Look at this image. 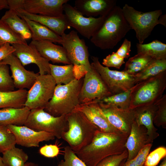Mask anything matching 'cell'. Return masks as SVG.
Returning <instances> with one entry per match:
<instances>
[{"label": "cell", "instance_id": "obj_38", "mask_svg": "<svg viewBox=\"0 0 166 166\" xmlns=\"http://www.w3.org/2000/svg\"><path fill=\"white\" fill-rule=\"evenodd\" d=\"M64 160L59 162L54 166H87L76 155L69 146L64 148Z\"/></svg>", "mask_w": 166, "mask_h": 166}, {"label": "cell", "instance_id": "obj_49", "mask_svg": "<svg viewBox=\"0 0 166 166\" xmlns=\"http://www.w3.org/2000/svg\"><path fill=\"white\" fill-rule=\"evenodd\" d=\"M23 166H38L37 164L32 162H26Z\"/></svg>", "mask_w": 166, "mask_h": 166}, {"label": "cell", "instance_id": "obj_9", "mask_svg": "<svg viewBox=\"0 0 166 166\" xmlns=\"http://www.w3.org/2000/svg\"><path fill=\"white\" fill-rule=\"evenodd\" d=\"M91 59L92 62L91 65L99 73L113 95L125 92L136 85L134 75L128 74L123 71L110 70L109 67L101 65L97 57L92 56Z\"/></svg>", "mask_w": 166, "mask_h": 166}, {"label": "cell", "instance_id": "obj_41", "mask_svg": "<svg viewBox=\"0 0 166 166\" xmlns=\"http://www.w3.org/2000/svg\"><path fill=\"white\" fill-rule=\"evenodd\" d=\"M124 60L118 57L116 52H113L103 59L102 64L108 67H113L120 69L122 65L125 63Z\"/></svg>", "mask_w": 166, "mask_h": 166}, {"label": "cell", "instance_id": "obj_39", "mask_svg": "<svg viewBox=\"0 0 166 166\" xmlns=\"http://www.w3.org/2000/svg\"><path fill=\"white\" fill-rule=\"evenodd\" d=\"M166 156V148L160 147L148 154L144 166H156L160 160Z\"/></svg>", "mask_w": 166, "mask_h": 166}, {"label": "cell", "instance_id": "obj_16", "mask_svg": "<svg viewBox=\"0 0 166 166\" xmlns=\"http://www.w3.org/2000/svg\"><path fill=\"white\" fill-rule=\"evenodd\" d=\"M15 49L13 53L24 66L30 64H34L39 69L40 75L50 74L49 61L43 57L33 45L27 44L11 45Z\"/></svg>", "mask_w": 166, "mask_h": 166}, {"label": "cell", "instance_id": "obj_24", "mask_svg": "<svg viewBox=\"0 0 166 166\" xmlns=\"http://www.w3.org/2000/svg\"><path fill=\"white\" fill-rule=\"evenodd\" d=\"M30 111L25 106L21 108H6L0 109V125H24Z\"/></svg>", "mask_w": 166, "mask_h": 166}, {"label": "cell", "instance_id": "obj_25", "mask_svg": "<svg viewBox=\"0 0 166 166\" xmlns=\"http://www.w3.org/2000/svg\"><path fill=\"white\" fill-rule=\"evenodd\" d=\"M20 17L26 22L31 33L32 41L45 40L61 44L62 42L61 36L38 22L25 17Z\"/></svg>", "mask_w": 166, "mask_h": 166}, {"label": "cell", "instance_id": "obj_12", "mask_svg": "<svg viewBox=\"0 0 166 166\" xmlns=\"http://www.w3.org/2000/svg\"><path fill=\"white\" fill-rule=\"evenodd\" d=\"M112 95L99 73L91 65L83 78L79 97L80 104Z\"/></svg>", "mask_w": 166, "mask_h": 166}, {"label": "cell", "instance_id": "obj_46", "mask_svg": "<svg viewBox=\"0 0 166 166\" xmlns=\"http://www.w3.org/2000/svg\"><path fill=\"white\" fill-rule=\"evenodd\" d=\"M9 9L16 11L24 10V0H7Z\"/></svg>", "mask_w": 166, "mask_h": 166}, {"label": "cell", "instance_id": "obj_8", "mask_svg": "<svg viewBox=\"0 0 166 166\" xmlns=\"http://www.w3.org/2000/svg\"><path fill=\"white\" fill-rule=\"evenodd\" d=\"M24 125L35 131L51 133L58 139L68 129L66 115L55 117L45 112L44 108L30 110Z\"/></svg>", "mask_w": 166, "mask_h": 166}, {"label": "cell", "instance_id": "obj_45", "mask_svg": "<svg viewBox=\"0 0 166 166\" xmlns=\"http://www.w3.org/2000/svg\"><path fill=\"white\" fill-rule=\"evenodd\" d=\"M15 49L10 44L6 43L0 47V62L9 54L12 53Z\"/></svg>", "mask_w": 166, "mask_h": 166}, {"label": "cell", "instance_id": "obj_30", "mask_svg": "<svg viewBox=\"0 0 166 166\" xmlns=\"http://www.w3.org/2000/svg\"><path fill=\"white\" fill-rule=\"evenodd\" d=\"M166 71V59H152L141 71L135 75L136 84Z\"/></svg>", "mask_w": 166, "mask_h": 166}, {"label": "cell", "instance_id": "obj_33", "mask_svg": "<svg viewBox=\"0 0 166 166\" xmlns=\"http://www.w3.org/2000/svg\"><path fill=\"white\" fill-rule=\"evenodd\" d=\"M2 153L5 166H23L29 158L27 154L22 149L15 147Z\"/></svg>", "mask_w": 166, "mask_h": 166}, {"label": "cell", "instance_id": "obj_48", "mask_svg": "<svg viewBox=\"0 0 166 166\" xmlns=\"http://www.w3.org/2000/svg\"><path fill=\"white\" fill-rule=\"evenodd\" d=\"M158 19L159 24H161L166 27V14L161 15Z\"/></svg>", "mask_w": 166, "mask_h": 166}, {"label": "cell", "instance_id": "obj_2", "mask_svg": "<svg viewBox=\"0 0 166 166\" xmlns=\"http://www.w3.org/2000/svg\"><path fill=\"white\" fill-rule=\"evenodd\" d=\"M131 29L124 16L122 8L116 6L106 17L90 41L101 49H112Z\"/></svg>", "mask_w": 166, "mask_h": 166}, {"label": "cell", "instance_id": "obj_32", "mask_svg": "<svg viewBox=\"0 0 166 166\" xmlns=\"http://www.w3.org/2000/svg\"><path fill=\"white\" fill-rule=\"evenodd\" d=\"M152 59L147 54L138 53L129 59L123 71L128 74L135 75L143 70Z\"/></svg>", "mask_w": 166, "mask_h": 166}, {"label": "cell", "instance_id": "obj_36", "mask_svg": "<svg viewBox=\"0 0 166 166\" xmlns=\"http://www.w3.org/2000/svg\"><path fill=\"white\" fill-rule=\"evenodd\" d=\"M13 80L10 75L8 65L0 62V90H14Z\"/></svg>", "mask_w": 166, "mask_h": 166}, {"label": "cell", "instance_id": "obj_21", "mask_svg": "<svg viewBox=\"0 0 166 166\" xmlns=\"http://www.w3.org/2000/svg\"><path fill=\"white\" fill-rule=\"evenodd\" d=\"M157 109L155 103L134 109L135 120L138 126L143 125L146 129L148 144L152 143L159 135L153 124V119Z\"/></svg>", "mask_w": 166, "mask_h": 166}, {"label": "cell", "instance_id": "obj_40", "mask_svg": "<svg viewBox=\"0 0 166 166\" xmlns=\"http://www.w3.org/2000/svg\"><path fill=\"white\" fill-rule=\"evenodd\" d=\"M127 149L122 153L107 157L100 161L96 166H119L121 163L128 158Z\"/></svg>", "mask_w": 166, "mask_h": 166}, {"label": "cell", "instance_id": "obj_47", "mask_svg": "<svg viewBox=\"0 0 166 166\" xmlns=\"http://www.w3.org/2000/svg\"><path fill=\"white\" fill-rule=\"evenodd\" d=\"M4 9H9L7 0H0V11Z\"/></svg>", "mask_w": 166, "mask_h": 166}, {"label": "cell", "instance_id": "obj_28", "mask_svg": "<svg viewBox=\"0 0 166 166\" xmlns=\"http://www.w3.org/2000/svg\"><path fill=\"white\" fill-rule=\"evenodd\" d=\"M50 75L54 79L56 85H66L76 79L74 66L72 64L58 65L50 63Z\"/></svg>", "mask_w": 166, "mask_h": 166}, {"label": "cell", "instance_id": "obj_37", "mask_svg": "<svg viewBox=\"0 0 166 166\" xmlns=\"http://www.w3.org/2000/svg\"><path fill=\"white\" fill-rule=\"evenodd\" d=\"M157 109L153 119V124L157 127L166 128V95L164 94L155 103Z\"/></svg>", "mask_w": 166, "mask_h": 166}, {"label": "cell", "instance_id": "obj_35", "mask_svg": "<svg viewBox=\"0 0 166 166\" xmlns=\"http://www.w3.org/2000/svg\"><path fill=\"white\" fill-rule=\"evenodd\" d=\"M16 144L14 135L7 126L0 125V152L3 153L15 147Z\"/></svg>", "mask_w": 166, "mask_h": 166}, {"label": "cell", "instance_id": "obj_43", "mask_svg": "<svg viewBox=\"0 0 166 166\" xmlns=\"http://www.w3.org/2000/svg\"><path fill=\"white\" fill-rule=\"evenodd\" d=\"M59 149L55 144H45L39 149V152L42 155L48 158L57 156L59 153Z\"/></svg>", "mask_w": 166, "mask_h": 166}, {"label": "cell", "instance_id": "obj_7", "mask_svg": "<svg viewBox=\"0 0 166 166\" xmlns=\"http://www.w3.org/2000/svg\"><path fill=\"white\" fill-rule=\"evenodd\" d=\"M124 16L132 29L136 33L139 43L142 44L159 24L158 19L162 13L161 10L142 12L125 4L122 8Z\"/></svg>", "mask_w": 166, "mask_h": 166}, {"label": "cell", "instance_id": "obj_20", "mask_svg": "<svg viewBox=\"0 0 166 166\" xmlns=\"http://www.w3.org/2000/svg\"><path fill=\"white\" fill-rule=\"evenodd\" d=\"M30 44L34 47L43 57L53 63L71 64L63 46L45 40L32 41Z\"/></svg>", "mask_w": 166, "mask_h": 166}, {"label": "cell", "instance_id": "obj_31", "mask_svg": "<svg viewBox=\"0 0 166 166\" xmlns=\"http://www.w3.org/2000/svg\"><path fill=\"white\" fill-rule=\"evenodd\" d=\"M137 53H142L153 59H166V44L158 40L148 44L137 43Z\"/></svg>", "mask_w": 166, "mask_h": 166}, {"label": "cell", "instance_id": "obj_42", "mask_svg": "<svg viewBox=\"0 0 166 166\" xmlns=\"http://www.w3.org/2000/svg\"><path fill=\"white\" fill-rule=\"evenodd\" d=\"M152 143L145 144L133 159L135 164L138 166H144L146 158L152 146Z\"/></svg>", "mask_w": 166, "mask_h": 166}, {"label": "cell", "instance_id": "obj_29", "mask_svg": "<svg viewBox=\"0 0 166 166\" xmlns=\"http://www.w3.org/2000/svg\"><path fill=\"white\" fill-rule=\"evenodd\" d=\"M134 87L123 92L96 99L93 101L98 103L116 106L123 109H129L130 105L131 94Z\"/></svg>", "mask_w": 166, "mask_h": 166}, {"label": "cell", "instance_id": "obj_1", "mask_svg": "<svg viewBox=\"0 0 166 166\" xmlns=\"http://www.w3.org/2000/svg\"><path fill=\"white\" fill-rule=\"evenodd\" d=\"M128 136L122 132L98 130L91 143L75 153L87 166H96L107 157L123 153L126 149L125 144Z\"/></svg>", "mask_w": 166, "mask_h": 166}, {"label": "cell", "instance_id": "obj_5", "mask_svg": "<svg viewBox=\"0 0 166 166\" xmlns=\"http://www.w3.org/2000/svg\"><path fill=\"white\" fill-rule=\"evenodd\" d=\"M166 88V71L136 84L131 94L129 109L154 104L163 96Z\"/></svg>", "mask_w": 166, "mask_h": 166}, {"label": "cell", "instance_id": "obj_14", "mask_svg": "<svg viewBox=\"0 0 166 166\" xmlns=\"http://www.w3.org/2000/svg\"><path fill=\"white\" fill-rule=\"evenodd\" d=\"M10 66L11 77L15 88L18 89H30L39 75L33 71L26 69L20 61L13 53H11L2 61Z\"/></svg>", "mask_w": 166, "mask_h": 166}, {"label": "cell", "instance_id": "obj_44", "mask_svg": "<svg viewBox=\"0 0 166 166\" xmlns=\"http://www.w3.org/2000/svg\"><path fill=\"white\" fill-rule=\"evenodd\" d=\"M131 42L127 39H125L120 47L116 53L119 57L124 59L127 58L130 56L131 51Z\"/></svg>", "mask_w": 166, "mask_h": 166}, {"label": "cell", "instance_id": "obj_34", "mask_svg": "<svg viewBox=\"0 0 166 166\" xmlns=\"http://www.w3.org/2000/svg\"><path fill=\"white\" fill-rule=\"evenodd\" d=\"M27 44L26 40L0 20V47L6 43Z\"/></svg>", "mask_w": 166, "mask_h": 166}, {"label": "cell", "instance_id": "obj_3", "mask_svg": "<svg viewBox=\"0 0 166 166\" xmlns=\"http://www.w3.org/2000/svg\"><path fill=\"white\" fill-rule=\"evenodd\" d=\"M66 117L68 129L63 133L61 138L75 152L90 144L96 132L100 130L80 111L74 109L66 115Z\"/></svg>", "mask_w": 166, "mask_h": 166}, {"label": "cell", "instance_id": "obj_11", "mask_svg": "<svg viewBox=\"0 0 166 166\" xmlns=\"http://www.w3.org/2000/svg\"><path fill=\"white\" fill-rule=\"evenodd\" d=\"M63 10L70 26L82 36L89 39L101 26L106 17H85L74 7L66 3Z\"/></svg>", "mask_w": 166, "mask_h": 166}, {"label": "cell", "instance_id": "obj_52", "mask_svg": "<svg viewBox=\"0 0 166 166\" xmlns=\"http://www.w3.org/2000/svg\"><path fill=\"white\" fill-rule=\"evenodd\" d=\"M125 160H124L121 163V164L119 166H122L123 164L124 163L125 161Z\"/></svg>", "mask_w": 166, "mask_h": 166}, {"label": "cell", "instance_id": "obj_13", "mask_svg": "<svg viewBox=\"0 0 166 166\" xmlns=\"http://www.w3.org/2000/svg\"><path fill=\"white\" fill-rule=\"evenodd\" d=\"M98 104L110 124L122 133L129 136L132 124L135 121L134 109H125L102 103Z\"/></svg>", "mask_w": 166, "mask_h": 166}, {"label": "cell", "instance_id": "obj_19", "mask_svg": "<svg viewBox=\"0 0 166 166\" xmlns=\"http://www.w3.org/2000/svg\"><path fill=\"white\" fill-rule=\"evenodd\" d=\"M116 0H76L74 7L89 17H106L116 5Z\"/></svg>", "mask_w": 166, "mask_h": 166}, {"label": "cell", "instance_id": "obj_26", "mask_svg": "<svg viewBox=\"0 0 166 166\" xmlns=\"http://www.w3.org/2000/svg\"><path fill=\"white\" fill-rule=\"evenodd\" d=\"M0 20L25 40L31 38V33L26 22L18 16L16 11L9 9Z\"/></svg>", "mask_w": 166, "mask_h": 166}, {"label": "cell", "instance_id": "obj_4", "mask_svg": "<svg viewBox=\"0 0 166 166\" xmlns=\"http://www.w3.org/2000/svg\"><path fill=\"white\" fill-rule=\"evenodd\" d=\"M83 78L75 79L66 85H56L53 96L44 111L55 117L73 111L80 104L79 97Z\"/></svg>", "mask_w": 166, "mask_h": 166}, {"label": "cell", "instance_id": "obj_22", "mask_svg": "<svg viewBox=\"0 0 166 166\" xmlns=\"http://www.w3.org/2000/svg\"><path fill=\"white\" fill-rule=\"evenodd\" d=\"M16 11L19 17H25L30 20L38 22L60 36L65 33L66 30L70 27L65 14L60 17H53L30 14L22 9Z\"/></svg>", "mask_w": 166, "mask_h": 166}, {"label": "cell", "instance_id": "obj_15", "mask_svg": "<svg viewBox=\"0 0 166 166\" xmlns=\"http://www.w3.org/2000/svg\"><path fill=\"white\" fill-rule=\"evenodd\" d=\"M14 135L16 144L26 147H38L40 142L54 140L52 134L45 131H37L24 125L7 126Z\"/></svg>", "mask_w": 166, "mask_h": 166}, {"label": "cell", "instance_id": "obj_17", "mask_svg": "<svg viewBox=\"0 0 166 166\" xmlns=\"http://www.w3.org/2000/svg\"><path fill=\"white\" fill-rule=\"evenodd\" d=\"M69 0H24V10L33 14L53 17L62 16L63 6Z\"/></svg>", "mask_w": 166, "mask_h": 166}, {"label": "cell", "instance_id": "obj_18", "mask_svg": "<svg viewBox=\"0 0 166 166\" xmlns=\"http://www.w3.org/2000/svg\"><path fill=\"white\" fill-rule=\"evenodd\" d=\"M75 109L83 113L101 132L107 133L121 132L110 124L97 103L93 101L80 104Z\"/></svg>", "mask_w": 166, "mask_h": 166}, {"label": "cell", "instance_id": "obj_23", "mask_svg": "<svg viewBox=\"0 0 166 166\" xmlns=\"http://www.w3.org/2000/svg\"><path fill=\"white\" fill-rule=\"evenodd\" d=\"M143 126H138L135 120L132 124L130 133L126 144L128 156L127 161L133 159L140 150L148 144V139L147 130Z\"/></svg>", "mask_w": 166, "mask_h": 166}, {"label": "cell", "instance_id": "obj_27", "mask_svg": "<svg viewBox=\"0 0 166 166\" xmlns=\"http://www.w3.org/2000/svg\"><path fill=\"white\" fill-rule=\"evenodd\" d=\"M27 93L26 89L10 91L0 90V109L24 107Z\"/></svg>", "mask_w": 166, "mask_h": 166}, {"label": "cell", "instance_id": "obj_50", "mask_svg": "<svg viewBox=\"0 0 166 166\" xmlns=\"http://www.w3.org/2000/svg\"><path fill=\"white\" fill-rule=\"evenodd\" d=\"M159 166H166V156L164 158L163 161Z\"/></svg>", "mask_w": 166, "mask_h": 166}, {"label": "cell", "instance_id": "obj_6", "mask_svg": "<svg viewBox=\"0 0 166 166\" xmlns=\"http://www.w3.org/2000/svg\"><path fill=\"white\" fill-rule=\"evenodd\" d=\"M76 31L72 30L61 36V43L65 49L68 57L74 66L76 79L83 77L91 67L89 61L88 47L84 39H80Z\"/></svg>", "mask_w": 166, "mask_h": 166}, {"label": "cell", "instance_id": "obj_10", "mask_svg": "<svg viewBox=\"0 0 166 166\" xmlns=\"http://www.w3.org/2000/svg\"><path fill=\"white\" fill-rule=\"evenodd\" d=\"M56 85L50 74H39L33 85L27 91L25 106L30 110L44 109L52 98Z\"/></svg>", "mask_w": 166, "mask_h": 166}, {"label": "cell", "instance_id": "obj_51", "mask_svg": "<svg viewBox=\"0 0 166 166\" xmlns=\"http://www.w3.org/2000/svg\"><path fill=\"white\" fill-rule=\"evenodd\" d=\"M0 166H5L3 163L2 157L0 156Z\"/></svg>", "mask_w": 166, "mask_h": 166}]
</instances>
